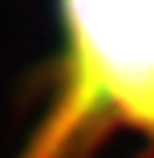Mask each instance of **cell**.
<instances>
[{
  "label": "cell",
  "instance_id": "cell-1",
  "mask_svg": "<svg viewBox=\"0 0 154 158\" xmlns=\"http://www.w3.org/2000/svg\"><path fill=\"white\" fill-rule=\"evenodd\" d=\"M53 102L20 158H85L110 134L154 142V0H57Z\"/></svg>",
  "mask_w": 154,
  "mask_h": 158
}]
</instances>
